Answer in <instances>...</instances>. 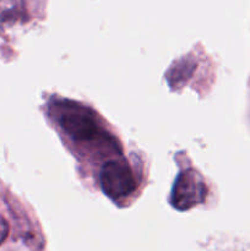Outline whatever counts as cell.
Masks as SVG:
<instances>
[{"label": "cell", "instance_id": "cell-1", "mask_svg": "<svg viewBox=\"0 0 250 251\" xmlns=\"http://www.w3.org/2000/svg\"><path fill=\"white\" fill-rule=\"evenodd\" d=\"M55 119L66 135L77 142H96L107 137L96 115L80 103L63 100L54 103Z\"/></svg>", "mask_w": 250, "mask_h": 251}, {"label": "cell", "instance_id": "cell-2", "mask_svg": "<svg viewBox=\"0 0 250 251\" xmlns=\"http://www.w3.org/2000/svg\"><path fill=\"white\" fill-rule=\"evenodd\" d=\"M100 183L103 193L114 201L131 195L136 189L134 173L124 159H110L103 164Z\"/></svg>", "mask_w": 250, "mask_h": 251}, {"label": "cell", "instance_id": "cell-3", "mask_svg": "<svg viewBox=\"0 0 250 251\" xmlns=\"http://www.w3.org/2000/svg\"><path fill=\"white\" fill-rule=\"evenodd\" d=\"M206 185L200 174L194 169H185L175 179L172 189V205L186 211L205 200Z\"/></svg>", "mask_w": 250, "mask_h": 251}, {"label": "cell", "instance_id": "cell-4", "mask_svg": "<svg viewBox=\"0 0 250 251\" xmlns=\"http://www.w3.org/2000/svg\"><path fill=\"white\" fill-rule=\"evenodd\" d=\"M7 225L5 223V221L0 220V244L4 242V239L6 238L7 235Z\"/></svg>", "mask_w": 250, "mask_h": 251}]
</instances>
